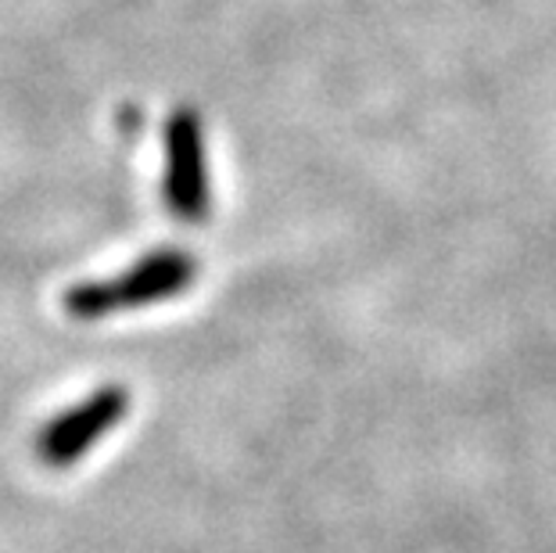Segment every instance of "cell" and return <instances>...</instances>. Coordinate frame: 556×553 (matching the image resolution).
<instances>
[{"instance_id":"cell-1","label":"cell","mask_w":556,"mask_h":553,"mask_svg":"<svg viewBox=\"0 0 556 553\" xmlns=\"http://www.w3.org/2000/svg\"><path fill=\"white\" fill-rule=\"evenodd\" d=\"M198 280V259L184 249H155L129 263L115 277L79 280L62 296V310L83 324H98L144 305L184 296Z\"/></svg>"},{"instance_id":"cell-2","label":"cell","mask_w":556,"mask_h":553,"mask_svg":"<svg viewBox=\"0 0 556 553\" xmlns=\"http://www.w3.org/2000/svg\"><path fill=\"white\" fill-rule=\"evenodd\" d=\"M162 198L184 223H201L212 209L205 126L194 109H176L162 126Z\"/></svg>"},{"instance_id":"cell-3","label":"cell","mask_w":556,"mask_h":553,"mask_svg":"<svg viewBox=\"0 0 556 553\" xmlns=\"http://www.w3.org/2000/svg\"><path fill=\"white\" fill-rule=\"evenodd\" d=\"M129 414V392L123 385H101L79 403L51 417L37 435V456L47 467H73L112 435Z\"/></svg>"}]
</instances>
